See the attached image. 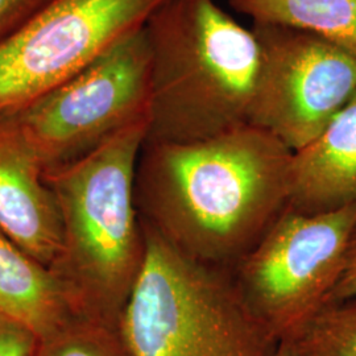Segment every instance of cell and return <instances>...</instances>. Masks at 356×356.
<instances>
[{
	"label": "cell",
	"mask_w": 356,
	"mask_h": 356,
	"mask_svg": "<svg viewBox=\"0 0 356 356\" xmlns=\"http://www.w3.org/2000/svg\"><path fill=\"white\" fill-rule=\"evenodd\" d=\"M292 154L252 124L194 143L144 141L140 220L185 257L232 270L288 207Z\"/></svg>",
	"instance_id": "obj_1"
},
{
	"label": "cell",
	"mask_w": 356,
	"mask_h": 356,
	"mask_svg": "<svg viewBox=\"0 0 356 356\" xmlns=\"http://www.w3.org/2000/svg\"><path fill=\"white\" fill-rule=\"evenodd\" d=\"M148 122L118 134L89 156L44 173L63 223L51 270L79 318L119 330L145 260L134 184Z\"/></svg>",
	"instance_id": "obj_2"
},
{
	"label": "cell",
	"mask_w": 356,
	"mask_h": 356,
	"mask_svg": "<svg viewBox=\"0 0 356 356\" xmlns=\"http://www.w3.org/2000/svg\"><path fill=\"white\" fill-rule=\"evenodd\" d=\"M152 97L145 141L207 140L250 124L260 45L216 0H165L144 26Z\"/></svg>",
	"instance_id": "obj_3"
},
{
	"label": "cell",
	"mask_w": 356,
	"mask_h": 356,
	"mask_svg": "<svg viewBox=\"0 0 356 356\" xmlns=\"http://www.w3.org/2000/svg\"><path fill=\"white\" fill-rule=\"evenodd\" d=\"M143 227L145 260L119 323L131 356L277 355L282 339L245 302L231 270L188 259Z\"/></svg>",
	"instance_id": "obj_4"
},
{
	"label": "cell",
	"mask_w": 356,
	"mask_h": 356,
	"mask_svg": "<svg viewBox=\"0 0 356 356\" xmlns=\"http://www.w3.org/2000/svg\"><path fill=\"white\" fill-rule=\"evenodd\" d=\"M151 97V51L141 28L13 118L49 173L148 122Z\"/></svg>",
	"instance_id": "obj_5"
},
{
	"label": "cell",
	"mask_w": 356,
	"mask_h": 356,
	"mask_svg": "<svg viewBox=\"0 0 356 356\" xmlns=\"http://www.w3.org/2000/svg\"><path fill=\"white\" fill-rule=\"evenodd\" d=\"M355 229L356 206L325 214L288 206L231 270L245 302L282 341L329 302Z\"/></svg>",
	"instance_id": "obj_6"
},
{
	"label": "cell",
	"mask_w": 356,
	"mask_h": 356,
	"mask_svg": "<svg viewBox=\"0 0 356 356\" xmlns=\"http://www.w3.org/2000/svg\"><path fill=\"white\" fill-rule=\"evenodd\" d=\"M165 0H51L0 44V118L22 113L118 42Z\"/></svg>",
	"instance_id": "obj_7"
},
{
	"label": "cell",
	"mask_w": 356,
	"mask_h": 356,
	"mask_svg": "<svg viewBox=\"0 0 356 356\" xmlns=\"http://www.w3.org/2000/svg\"><path fill=\"white\" fill-rule=\"evenodd\" d=\"M260 69L250 124L296 152L356 94V54L289 26L254 23Z\"/></svg>",
	"instance_id": "obj_8"
},
{
	"label": "cell",
	"mask_w": 356,
	"mask_h": 356,
	"mask_svg": "<svg viewBox=\"0 0 356 356\" xmlns=\"http://www.w3.org/2000/svg\"><path fill=\"white\" fill-rule=\"evenodd\" d=\"M0 231L45 267L61 251L63 223L54 194L13 116L0 118Z\"/></svg>",
	"instance_id": "obj_9"
},
{
	"label": "cell",
	"mask_w": 356,
	"mask_h": 356,
	"mask_svg": "<svg viewBox=\"0 0 356 356\" xmlns=\"http://www.w3.org/2000/svg\"><path fill=\"white\" fill-rule=\"evenodd\" d=\"M288 206L305 214L356 206V94L316 139L293 152Z\"/></svg>",
	"instance_id": "obj_10"
},
{
	"label": "cell",
	"mask_w": 356,
	"mask_h": 356,
	"mask_svg": "<svg viewBox=\"0 0 356 356\" xmlns=\"http://www.w3.org/2000/svg\"><path fill=\"white\" fill-rule=\"evenodd\" d=\"M0 316L26 326L40 341L79 318L51 268L38 263L1 231Z\"/></svg>",
	"instance_id": "obj_11"
},
{
	"label": "cell",
	"mask_w": 356,
	"mask_h": 356,
	"mask_svg": "<svg viewBox=\"0 0 356 356\" xmlns=\"http://www.w3.org/2000/svg\"><path fill=\"white\" fill-rule=\"evenodd\" d=\"M254 23L289 26L356 54V0H229Z\"/></svg>",
	"instance_id": "obj_12"
},
{
	"label": "cell",
	"mask_w": 356,
	"mask_h": 356,
	"mask_svg": "<svg viewBox=\"0 0 356 356\" xmlns=\"http://www.w3.org/2000/svg\"><path fill=\"white\" fill-rule=\"evenodd\" d=\"M288 341L301 356H356V297L326 304Z\"/></svg>",
	"instance_id": "obj_13"
},
{
	"label": "cell",
	"mask_w": 356,
	"mask_h": 356,
	"mask_svg": "<svg viewBox=\"0 0 356 356\" xmlns=\"http://www.w3.org/2000/svg\"><path fill=\"white\" fill-rule=\"evenodd\" d=\"M36 356H131L120 331L76 318L53 337L40 341Z\"/></svg>",
	"instance_id": "obj_14"
},
{
	"label": "cell",
	"mask_w": 356,
	"mask_h": 356,
	"mask_svg": "<svg viewBox=\"0 0 356 356\" xmlns=\"http://www.w3.org/2000/svg\"><path fill=\"white\" fill-rule=\"evenodd\" d=\"M51 0H0V44L32 20Z\"/></svg>",
	"instance_id": "obj_15"
},
{
	"label": "cell",
	"mask_w": 356,
	"mask_h": 356,
	"mask_svg": "<svg viewBox=\"0 0 356 356\" xmlns=\"http://www.w3.org/2000/svg\"><path fill=\"white\" fill-rule=\"evenodd\" d=\"M40 339L35 332L0 316V356H36Z\"/></svg>",
	"instance_id": "obj_16"
},
{
	"label": "cell",
	"mask_w": 356,
	"mask_h": 356,
	"mask_svg": "<svg viewBox=\"0 0 356 356\" xmlns=\"http://www.w3.org/2000/svg\"><path fill=\"white\" fill-rule=\"evenodd\" d=\"M353 297H356V229L348 247L343 272L331 292L329 302L347 300Z\"/></svg>",
	"instance_id": "obj_17"
},
{
	"label": "cell",
	"mask_w": 356,
	"mask_h": 356,
	"mask_svg": "<svg viewBox=\"0 0 356 356\" xmlns=\"http://www.w3.org/2000/svg\"><path fill=\"white\" fill-rule=\"evenodd\" d=\"M276 356H301V354L297 351V348L294 347V344L291 341L284 339Z\"/></svg>",
	"instance_id": "obj_18"
}]
</instances>
